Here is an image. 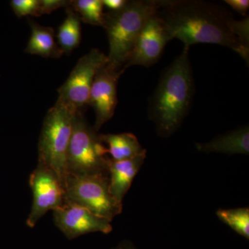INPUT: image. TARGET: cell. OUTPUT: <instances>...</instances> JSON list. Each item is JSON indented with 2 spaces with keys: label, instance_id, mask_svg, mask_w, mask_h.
Returning <instances> with one entry per match:
<instances>
[{
  "label": "cell",
  "instance_id": "cell-1",
  "mask_svg": "<svg viewBox=\"0 0 249 249\" xmlns=\"http://www.w3.org/2000/svg\"><path fill=\"white\" fill-rule=\"evenodd\" d=\"M157 17L171 40L184 46L214 44L231 49L247 63L249 20H235L220 5L201 0H158Z\"/></svg>",
  "mask_w": 249,
  "mask_h": 249
},
{
  "label": "cell",
  "instance_id": "cell-2",
  "mask_svg": "<svg viewBox=\"0 0 249 249\" xmlns=\"http://www.w3.org/2000/svg\"><path fill=\"white\" fill-rule=\"evenodd\" d=\"M189 47L163 72L149 103V117L160 137L176 132L191 109L194 80L189 59Z\"/></svg>",
  "mask_w": 249,
  "mask_h": 249
},
{
  "label": "cell",
  "instance_id": "cell-3",
  "mask_svg": "<svg viewBox=\"0 0 249 249\" xmlns=\"http://www.w3.org/2000/svg\"><path fill=\"white\" fill-rule=\"evenodd\" d=\"M157 10L158 0H133L120 10L105 14L103 27L109 42V65L124 70L139 35Z\"/></svg>",
  "mask_w": 249,
  "mask_h": 249
},
{
  "label": "cell",
  "instance_id": "cell-4",
  "mask_svg": "<svg viewBox=\"0 0 249 249\" xmlns=\"http://www.w3.org/2000/svg\"><path fill=\"white\" fill-rule=\"evenodd\" d=\"M76 109L57 101L46 114L38 142V161L53 170L65 185L67 157Z\"/></svg>",
  "mask_w": 249,
  "mask_h": 249
},
{
  "label": "cell",
  "instance_id": "cell-5",
  "mask_svg": "<svg viewBox=\"0 0 249 249\" xmlns=\"http://www.w3.org/2000/svg\"><path fill=\"white\" fill-rule=\"evenodd\" d=\"M107 147L100 134L77 111L67 157V174L75 175L108 174Z\"/></svg>",
  "mask_w": 249,
  "mask_h": 249
},
{
  "label": "cell",
  "instance_id": "cell-6",
  "mask_svg": "<svg viewBox=\"0 0 249 249\" xmlns=\"http://www.w3.org/2000/svg\"><path fill=\"white\" fill-rule=\"evenodd\" d=\"M64 188L65 202L79 205L111 222L122 213L123 205L111 196L108 174H67Z\"/></svg>",
  "mask_w": 249,
  "mask_h": 249
},
{
  "label": "cell",
  "instance_id": "cell-7",
  "mask_svg": "<svg viewBox=\"0 0 249 249\" xmlns=\"http://www.w3.org/2000/svg\"><path fill=\"white\" fill-rule=\"evenodd\" d=\"M107 55L93 49L81 57L66 81L59 88L57 101L65 103L77 111H83L89 106V94L98 70L108 63Z\"/></svg>",
  "mask_w": 249,
  "mask_h": 249
},
{
  "label": "cell",
  "instance_id": "cell-8",
  "mask_svg": "<svg viewBox=\"0 0 249 249\" xmlns=\"http://www.w3.org/2000/svg\"><path fill=\"white\" fill-rule=\"evenodd\" d=\"M29 184L33 203L27 225L34 228L49 211H53L65 204V192L63 183L56 173L40 161L31 174Z\"/></svg>",
  "mask_w": 249,
  "mask_h": 249
},
{
  "label": "cell",
  "instance_id": "cell-9",
  "mask_svg": "<svg viewBox=\"0 0 249 249\" xmlns=\"http://www.w3.org/2000/svg\"><path fill=\"white\" fill-rule=\"evenodd\" d=\"M55 227L69 240L91 232L108 234L112 231L111 222L89 210L72 203L65 202L53 211Z\"/></svg>",
  "mask_w": 249,
  "mask_h": 249
},
{
  "label": "cell",
  "instance_id": "cell-10",
  "mask_svg": "<svg viewBox=\"0 0 249 249\" xmlns=\"http://www.w3.org/2000/svg\"><path fill=\"white\" fill-rule=\"evenodd\" d=\"M124 70L109 63L101 67L93 80L90 91L89 106L96 115L93 128L96 132L113 117L117 106V85Z\"/></svg>",
  "mask_w": 249,
  "mask_h": 249
},
{
  "label": "cell",
  "instance_id": "cell-11",
  "mask_svg": "<svg viewBox=\"0 0 249 249\" xmlns=\"http://www.w3.org/2000/svg\"><path fill=\"white\" fill-rule=\"evenodd\" d=\"M157 14L152 16L139 35L124 70L129 67H150L160 60L165 45L171 41Z\"/></svg>",
  "mask_w": 249,
  "mask_h": 249
},
{
  "label": "cell",
  "instance_id": "cell-12",
  "mask_svg": "<svg viewBox=\"0 0 249 249\" xmlns=\"http://www.w3.org/2000/svg\"><path fill=\"white\" fill-rule=\"evenodd\" d=\"M146 153L145 151L134 158L124 160H114L109 157L107 163L109 190L119 204L123 205L124 196L143 164Z\"/></svg>",
  "mask_w": 249,
  "mask_h": 249
},
{
  "label": "cell",
  "instance_id": "cell-13",
  "mask_svg": "<svg viewBox=\"0 0 249 249\" xmlns=\"http://www.w3.org/2000/svg\"><path fill=\"white\" fill-rule=\"evenodd\" d=\"M196 148L204 153L227 154V155H249V129L248 125L218 136L206 142H197Z\"/></svg>",
  "mask_w": 249,
  "mask_h": 249
},
{
  "label": "cell",
  "instance_id": "cell-14",
  "mask_svg": "<svg viewBox=\"0 0 249 249\" xmlns=\"http://www.w3.org/2000/svg\"><path fill=\"white\" fill-rule=\"evenodd\" d=\"M29 24L31 34L25 49L26 53L52 58H58L63 55L55 42L53 28L40 25L32 19H29Z\"/></svg>",
  "mask_w": 249,
  "mask_h": 249
},
{
  "label": "cell",
  "instance_id": "cell-15",
  "mask_svg": "<svg viewBox=\"0 0 249 249\" xmlns=\"http://www.w3.org/2000/svg\"><path fill=\"white\" fill-rule=\"evenodd\" d=\"M100 138L107 145V154L114 160H129L146 151L132 133L100 134Z\"/></svg>",
  "mask_w": 249,
  "mask_h": 249
},
{
  "label": "cell",
  "instance_id": "cell-16",
  "mask_svg": "<svg viewBox=\"0 0 249 249\" xmlns=\"http://www.w3.org/2000/svg\"><path fill=\"white\" fill-rule=\"evenodd\" d=\"M67 17L58 28L56 39L63 53H70L81 40V20L71 6L66 8Z\"/></svg>",
  "mask_w": 249,
  "mask_h": 249
},
{
  "label": "cell",
  "instance_id": "cell-17",
  "mask_svg": "<svg viewBox=\"0 0 249 249\" xmlns=\"http://www.w3.org/2000/svg\"><path fill=\"white\" fill-rule=\"evenodd\" d=\"M71 7L83 22L103 27L105 14L102 0H76L73 1Z\"/></svg>",
  "mask_w": 249,
  "mask_h": 249
},
{
  "label": "cell",
  "instance_id": "cell-18",
  "mask_svg": "<svg viewBox=\"0 0 249 249\" xmlns=\"http://www.w3.org/2000/svg\"><path fill=\"white\" fill-rule=\"evenodd\" d=\"M217 216L239 235L249 239V208L218 210Z\"/></svg>",
  "mask_w": 249,
  "mask_h": 249
},
{
  "label": "cell",
  "instance_id": "cell-19",
  "mask_svg": "<svg viewBox=\"0 0 249 249\" xmlns=\"http://www.w3.org/2000/svg\"><path fill=\"white\" fill-rule=\"evenodd\" d=\"M10 5L18 18L40 16V0H11Z\"/></svg>",
  "mask_w": 249,
  "mask_h": 249
},
{
  "label": "cell",
  "instance_id": "cell-20",
  "mask_svg": "<svg viewBox=\"0 0 249 249\" xmlns=\"http://www.w3.org/2000/svg\"><path fill=\"white\" fill-rule=\"evenodd\" d=\"M73 1L70 0H40V14H50L60 8L71 6Z\"/></svg>",
  "mask_w": 249,
  "mask_h": 249
},
{
  "label": "cell",
  "instance_id": "cell-21",
  "mask_svg": "<svg viewBox=\"0 0 249 249\" xmlns=\"http://www.w3.org/2000/svg\"><path fill=\"white\" fill-rule=\"evenodd\" d=\"M226 4L242 16H247L249 9V0H225Z\"/></svg>",
  "mask_w": 249,
  "mask_h": 249
},
{
  "label": "cell",
  "instance_id": "cell-22",
  "mask_svg": "<svg viewBox=\"0 0 249 249\" xmlns=\"http://www.w3.org/2000/svg\"><path fill=\"white\" fill-rule=\"evenodd\" d=\"M103 6H106L110 11H116L122 9L127 3L126 0H102Z\"/></svg>",
  "mask_w": 249,
  "mask_h": 249
},
{
  "label": "cell",
  "instance_id": "cell-23",
  "mask_svg": "<svg viewBox=\"0 0 249 249\" xmlns=\"http://www.w3.org/2000/svg\"><path fill=\"white\" fill-rule=\"evenodd\" d=\"M111 249H138L134 246L131 241L124 240L121 242L116 247Z\"/></svg>",
  "mask_w": 249,
  "mask_h": 249
}]
</instances>
